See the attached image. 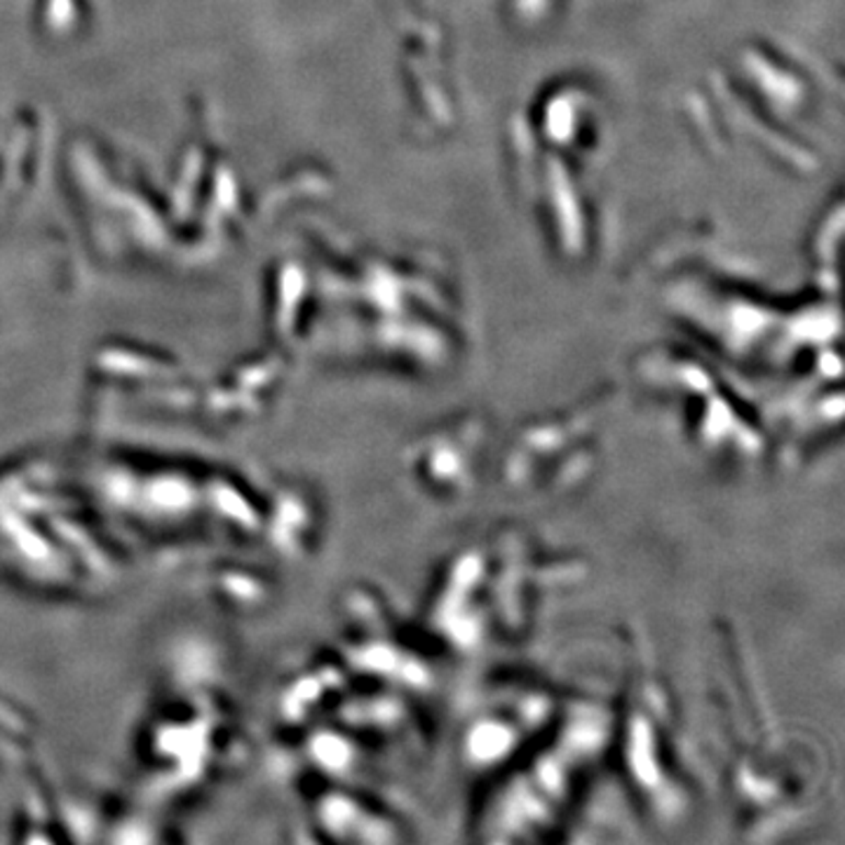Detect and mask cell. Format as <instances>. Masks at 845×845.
<instances>
[{
    "label": "cell",
    "mask_w": 845,
    "mask_h": 845,
    "mask_svg": "<svg viewBox=\"0 0 845 845\" xmlns=\"http://www.w3.org/2000/svg\"><path fill=\"white\" fill-rule=\"evenodd\" d=\"M613 728L616 705L563 698L548 731L487 783L472 813V838L536 843L563 834L608 761Z\"/></svg>",
    "instance_id": "obj_1"
},
{
    "label": "cell",
    "mask_w": 845,
    "mask_h": 845,
    "mask_svg": "<svg viewBox=\"0 0 845 845\" xmlns=\"http://www.w3.org/2000/svg\"><path fill=\"white\" fill-rule=\"evenodd\" d=\"M608 758H616L623 789L653 822L676 824L688 815L690 789L678 756L670 703L653 676L639 674L616 707Z\"/></svg>",
    "instance_id": "obj_2"
},
{
    "label": "cell",
    "mask_w": 845,
    "mask_h": 845,
    "mask_svg": "<svg viewBox=\"0 0 845 845\" xmlns=\"http://www.w3.org/2000/svg\"><path fill=\"white\" fill-rule=\"evenodd\" d=\"M563 705L548 684L532 676H495L468 700L458 731V758L477 780L489 783L548 731Z\"/></svg>",
    "instance_id": "obj_3"
},
{
    "label": "cell",
    "mask_w": 845,
    "mask_h": 845,
    "mask_svg": "<svg viewBox=\"0 0 845 845\" xmlns=\"http://www.w3.org/2000/svg\"><path fill=\"white\" fill-rule=\"evenodd\" d=\"M602 413L569 409L519 425L499 456V479L522 499H559L587 482L602 456Z\"/></svg>",
    "instance_id": "obj_4"
},
{
    "label": "cell",
    "mask_w": 845,
    "mask_h": 845,
    "mask_svg": "<svg viewBox=\"0 0 845 845\" xmlns=\"http://www.w3.org/2000/svg\"><path fill=\"white\" fill-rule=\"evenodd\" d=\"M655 400L682 439L709 466L728 472H754L775 456L768 433L754 404L733 390L695 378V384L653 388Z\"/></svg>",
    "instance_id": "obj_5"
},
{
    "label": "cell",
    "mask_w": 845,
    "mask_h": 845,
    "mask_svg": "<svg viewBox=\"0 0 845 845\" xmlns=\"http://www.w3.org/2000/svg\"><path fill=\"white\" fill-rule=\"evenodd\" d=\"M493 430L482 413H454L411 442L404 463L413 487L435 503L472 495L487 475Z\"/></svg>",
    "instance_id": "obj_6"
}]
</instances>
